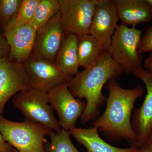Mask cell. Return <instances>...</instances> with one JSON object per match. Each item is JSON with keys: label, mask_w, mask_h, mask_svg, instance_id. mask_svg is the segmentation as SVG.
<instances>
[{"label": "cell", "mask_w": 152, "mask_h": 152, "mask_svg": "<svg viewBox=\"0 0 152 152\" xmlns=\"http://www.w3.org/2000/svg\"><path fill=\"white\" fill-rule=\"evenodd\" d=\"M68 86L62 85L48 94L49 103L58 113L61 128L67 131L75 127L86 106V102L74 96Z\"/></svg>", "instance_id": "10"}, {"label": "cell", "mask_w": 152, "mask_h": 152, "mask_svg": "<svg viewBox=\"0 0 152 152\" xmlns=\"http://www.w3.org/2000/svg\"><path fill=\"white\" fill-rule=\"evenodd\" d=\"M139 152H152V146L147 144L140 149Z\"/></svg>", "instance_id": "26"}, {"label": "cell", "mask_w": 152, "mask_h": 152, "mask_svg": "<svg viewBox=\"0 0 152 152\" xmlns=\"http://www.w3.org/2000/svg\"><path fill=\"white\" fill-rule=\"evenodd\" d=\"M0 152H13L11 145L5 140L0 132Z\"/></svg>", "instance_id": "24"}, {"label": "cell", "mask_w": 152, "mask_h": 152, "mask_svg": "<svg viewBox=\"0 0 152 152\" xmlns=\"http://www.w3.org/2000/svg\"><path fill=\"white\" fill-rule=\"evenodd\" d=\"M124 72L109 51H104L91 64L72 77L68 86L71 93L75 97L86 100V106L80 118L81 124L84 126L99 117L101 107L107 99L102 92L103 88Z\"/></svg>", "instance_id": "1"}, {"label": "cell", "mask_w": 152, "mask_h": 152, "mask_svg": "<svg viewBox=\"0 0 152 152\" xmlns=\"http://www.w3.org/2000/svg\"><path fill=\"white\" fill-rule=\"evenodd\" d=\"M147 144H149V145L152 146V130L151 134H150L148 140Z\"/></svg>", "instance_id": "27"}, {"label": "cell", "mask_w": 152, "mask_h": 152, "mask_svg": "<svg viewBox=\"0 0 152 152\" xmlns=\"http://www.w3.org/2000/svg\"><path fill=\"white\" fill-rule=\"evenodd\" d=\"M22 64L31 88L46 94L62 85H69L72 78L64 74L55 62L33 55Z\"/></svg>", "instance_id": "6"}, {"label": "cell", "mask_w": 152, "mask_h": 152, "mask_svg": "<svg viewBox=\"0 0 152 152\" xmlns=\"http://www.w3.org/2000/svg\"><path fill=\"white\" fill-rule=\"evenodd\" d=\"M10 49L4 36L0 34V58L7 56Z\"/></svg>", "instance_id": "23"}, {"label": "cell", "mask_w": 152, "mask_h": 152, "mask_svg": "<svg viewBox=\"0 0 152 152\" xmlns=\"http://www.w3.org/2000/svg\"><path fill=\"white\" fill-rule=\"evenodd\" d=\"M98 0H59L64 36L89 34Z\"/></svg>", "instance_id": "7"}, {"label": "cell", "mask_w": 152, "mask_h": 152, "mask_svg": "<svg viewBox=\"0 0 152 152\" xmlns=\"http://www.w3.org/2000/svg\"><path fill=\"white\" fill-rule=\"evenodd\" d=\"M12 103L23 113L26 121L39 123L56 132L62 129L49 103L48 94L30 88L15 95Z\"/></svg>", "instance_id": "5"}, {"label": "cell", "mask_w": 152, "mask_h": 152, "mask_svg": "<svg viewBox=\"0 0 152 152\" xmlns=\"http://www.w3.org/2000/svg\"><path fill=\"white\" fill-rule=\"evenodd\" d=\"M37 31L29 24L4 32L9 47L10 58L23 63L30 58L34 48Z\"/></svg>", "instance_id": "13"}, {"label": "cell", "mask_w": 152, "mask_h": 152, "mask_svg": "<svg viewBox=\"0 0 152 152\" xmlns=\"http://www.w3.org/2000/svg\"><path fill=\"white\" fill-rule=\"evenodd\" d=\"M60 10L59 0H40L29 24L39 31Z\"/></svg>", "instance_id": "18"}, {"label": "cell", "mask_w": 152, "mask_h": 152, "mask_svg": "<svg viewBox=\"0 0 152 152\" xmlns=\"http://www.w3.org/2000/svg\"><path fill=\"white\" fill-rule=\"evenodd\" d=\"M77 44V35L69 34L65 37L55 61L60 69L71 77L78 73L80 67Z\"/></svg>", "instance_id": "16"}, {"label": "cell", "mask_w": 152, "mask_h": 152, "mask_svg": "<svg viewBox=\"0 0 152 152\" xmlns=\"http://www.w3.org/2000/svg\"><path fill=\"white\" fill-rule=\"evenodd\" d=\"M121 24L136 27L152 20V6L146 0H114Z\"/></svg>", "instance_id": "14"}, {"label": "cell", "mask_w": 152, "mask_h": 152, "mask_svg": "<svg viewBox=\"0 0 152 152\" xmlns=\"http://www.w3.org/2000/svg\"><path fill=\"white\" fill-rule=\"evenodd\" d=\"M119 20L114 1L98 0L90 30L104 50L109 51Z\"/></svg>", "instance_id": "11"}, {"label": "cell", "mask_w": 152, "mask_h": 152, "mask_svg": "<svg viewBox=\"0 0 152 152\" xmlns=\"http://www.w3.org/2000/svg\"><path fill=\"white\" fill-rule=\"evenodd\" d=\"M77 47L80 66L84 68L91 64L105 51L99 42L90 34L77 36Z\"/></svg>", "instance_id": "17"}, {"label": "cell", "mask_w": 152, "mask_h": 152, "mask_svg": "<svg viewBox=\"0 0 152 152\" xmlns=\"http://www.w3.org/2000/svg\"><path fill=\"white\" fill-rule=\"evenodd\" d=\"M40 0H23L20 10L13 19L3 28L4 32L17 28L28 23Z\"/></svg>", "instance_id": "19"}, {"label": "cell", "mask_w": 152, "mask_h": 152, "mask_svg": "<svg viewBox=\"0 0 152 152\" xmlns=\"http://www.w3.org/2000/svg\"><path fill=\"white\" fill-rule=\"evenodd\" d=\"M23 0H0V26L6 27L16 15Z\"/></svg>", "instance_id": "21"}, {"label": "cell", "mask_w": 152, "mask_h": 152, "mask_svg": "<svg viewBox=\"0 0 152 152\" xmlns=\"http://www.w3.org/2000/svg\"><path fill=\"white\" fill-rule=\"evenodd\" d=\"M48 136L50 142L48 144V152H80L71 140L69 131L63 129L57 132L51 131Z\"/></svg>", "instance_id": "20"}, {"label": "cell", "mask_w": 152, "mask_h": 152, "mask_svg": "<svg viewBox=\"0 0 152 152\" xmlns=\"http://www.w3.org/2000/svg\"><path fill=\"white\" fill-rule=\"evenodd\" d=\"M70 135L86 148L87 152H139L135 147L118 148L112 146L100 136L97 128L94 126L88 129L75 127L69 131Z\"/></svg>", "instance_id": "15"}, {"label": "cell", "mask_w": 152, "mask_h": 152, "mask_svg": "<svg viewBox=\"0 0 152 152\" xmlns=\"http://www.w3.org/2000/svg\"><path fill=\"white\" fill-rule=\"evenodd\" d=\"M30 88L29 79L22 63L7 56L0 58V116L11 98Z\"/></svg>", "instance_id": "8"}, {"label": "cell", "mask_w": 152, "mask_h": 152, "mask_svg": "<svg viewBox=\"0 0 152 152\" xmlns=\"http://www.w3.org/2000/svg\"><path fill=\"white\" fill-rule=\"evenodd\" d=\"M151 52H152V26L147 28L142 37L138 48V52L140 54Z\"/></svg>", "instance_id": "22"}, {"label": "cell", "mask_w": 152, "mask_h": 152, "mask_svg": "<svg viewBox=\"0 0 152 152\" xmlns=\"http://www.w3.org/2000/svg\"><path fill=\"white\" fill-rule=\"evenodd\" d=\"M147 2L152 6V0H146Z\"/></svg>", "instance_id": "28"}, {"label": "cell", "mask_w": 152, "mask_h": 152, "mask_svg": "<svg viewBox=\"0 0 152 152\" xmlns=\"http://www.w3.org/2000/svg\"><path fill=\"white\" fill-rule=\"evenodd\" d=\"M108 96L103 113L92 122L93 126L103 134L107 140L118 142L128 141L134 147L137 136L132 126L131 117L135 102L145 92V88L137 85L125 89L115 80L107 83Z\"/></svg>", "instance_id": "2"}, {"label": "cell", "mask_w": 152, "mask_h": 152, "mask_svg": "<svg viewBox=\"0 0 152 152\" xmlns=\"http://www.w3.org/2000/svg\"><path fill=\"white\" fill-rule=\"evenodd\" d=\"M50 131L39 123L27 121L15 122L0 116V132L18 152H46L44 144Z\"/></svg>", "instance_id": "3"}, {"label": "cell", "mask_w": 152, "mask_h": 152, "mask_svg": "<svg viewBox=\"0 0 152 152\" xmlns=\"http://www.w3.org/2000/svg\"><path fill=\"white\" fill-rule=\"evenodd\" d=\"M142 34L141 31L136 28L121 24L112 37L109 51L126 74H133L137 69L142 67V57L138 52Z\"/></svg>", "instance_id": "4"}, {"label": "cell", "mask_w": 152, "mask_h": 152, "mask_svg": "<svg viewBox=\"0 0 152 152\" xmlns=\"http://www.w3.org/2000/svg\"><path fill=\"white\" fill-rule=\"evenodd\" d=\"M64 37L59 11L43 28L37 32L31 55L55 62Z\"/></svg>", "instance_id": "12"}, {"label": "cell", "mask_w": 152, "mask_h": 152, "mask_svg": "<svg viewBox=\"0 0 152 152\" xmlns=\"http://www.w3.org/2000/svg\"><path fill=\"white\" fill-rule=\"evenodd\" d=\"M144 65L147 70L152 72V52H150L148 56L144 60Z\"/></svg>", "instance_id": "25"}, {"label": "cell", "mask_w": 152, "mask_h": 152, "mask_svg": "<svg viewBox=\"0 0 152 152\" xmlns=\"http://www.w3.org/2000/svg\"><path fill=\"white\" fill-rule=\"evenodd\" d=\"M145 86L147 94L142 105L134 108L132 124L137 136L134 147L140 149L146 145L152 130V72L139 68L133 73Z\"/></svg>", "instance_id": "9"}]
</instances>
